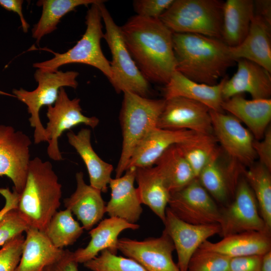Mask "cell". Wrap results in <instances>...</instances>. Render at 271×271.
<instances>
[{"instance_id":"b9f144b4","label":"cell","mask_w":271,"mask_h":271,"mask_svg":"<svg viewBox=\"0 0 271 271\" xmlns=\"http://www.w3.org/2000/svg\"><path fill=\"white\" fill-rule=\"evenodd\" d=\"M262 256L252 255L231 258L229 271H260Z\"/></svg>"},{"instance_id":"c3c4849f","label":"cell","mask_w":271,"mask_h":271,"mask_svg":"<svg viewBox=\"0 0 271 271\" xmlns=\"http://www.w3.org/2000/svg\"><path fill=\"white\" fill-rule=\"evenodd\" d=\"M0 94L9 95V96H13V97H15V96L14 95L10 94L9 93H7L6 92H5L1 91V90H0Z\"/></svg>"},{"instance_id":"f1b7e54d","label":"cell","mask_w":271,"mask_h":271,"mask_svg":"<svg viewBox=\"0 0 271 271\" xmlns=\"http://www.w3.org/2000/svg\"><path fill=\"white\" fill-rule=\"evenodd\" d=\"M254 16L253 0L224 2L221 40L230 47L239 45L246 37Z\"/></svg>"},{"instance_id":"74e56055","label":"cell","mask_w":271,"mask_h":271,"mask_svg":"<svg viewBox=\"0 0 271 271\" xmlns=\"http://www.w3.org/2000/svg\"><path fill=\"white\" fill-rule=\"evenodd\" d=\"M24 236L21 234L5 243L0 249V271H15L23 248Z\"/></svg>"},{"instance_id":"d590c367","label":"cell","mask_w":271,"mask_h":271,"mask_svg":"<svg viewBox=\"0 0 271 271\" xmlns=\"http://www.w3.org/2000/svg\"><path fill=\"white\" fill-rule=\"evenodd\" d=\"M84 265L92 271H147L134 260L117 256L107 249L102 251L99 255Z\"/></svg>"},{"instance_id":"836d02e7","label":"cell","mask_w":271,"mask_h":271,"mask_svg":"<svg viewBox=\"0 0 271 271\" xmlns=\"http://www.w3.org/2000/svg\"><path fill=\"white\" fill-rule=\"evenodd\" d=\"M245 172V179L256 198L259 212L269 232L271 230L270 171L258 163L249 166Z\"/></svg>"},{"instance_id":"9c48e42d","label":"cell","mask_w":271,"mask_h":271,"mask_svg":"<svg viewBox=\"0 0 271 271\" xmlns=\"http://www.w3.org/2000/svg\"><path fill=\"white\" fill-rule=\"evenodd\" d=\"M219 235L222 237L241 232L270 234L261 217L255 196L245 179H239L231 203L221 210Z\"/></svg>"},{"instance_id":"8fae6325","label":"cell","mask_w":271,"mask_h":271,"mask_svg":"<svg viewBox=\"0 0 271 271\" xmlns=\"http://www.w3.org/2000/svg\"><path fill=\"white\" fill-rule=\"evenodd\" d=\"M80 99H70L64 87L60 89L54 105L48 106L47 116L49 121L45 129L48 143L47 154L54 161L63 160L58 147V139L63 132L80 124L94 128L99 120L95 116L88 117L82 112Z\"/></svg>"},{"instance_id":"e0dca14e","label":"cell","mask_w":271,"mask_h":271,"mask_svg":"<svg viewBox=\"0 0 271 271\" xmlns=\"http://www.w3.org/2000/svg\"><path fill=\"white\" fill-rule=\"evenodd\" d=\"M236 72L226 80L222 90L223 100L243 92L253 99H269L271 73L260 65L246 59H239Z\"/></svg>"},{"instance_id":"5bb4252c","label":"cell","mask_w":271,"mask_h":271,"mask_svg":"<svg viewBox=\"0 0 271 271\" xmlns=\"http://www.w3.org/2000/svg\"><path fill=\"white\" fill-rule=\"evenodd\" d=\"M213 134L232 161L251 166L256 155L254 138L241 122L231 114L210 110Z\"/></svg>"},{"instance_id":"44dd1931","label":"cell","mask_w":271,"mask_h":271,"mask_svg":"<svg viewBox=\"0 0 271 271\" xmlns=\"http://www.w3.org/2000/svg\"><path fill=\"white\" fill-rule=\"evenodd\" d=\"M75 177L76 189L64 199V205L76 215L83 229L90 230L102 219L106 213V205L101 192L86 184L82 172L77 173Z\"/></svg>"},{"instance_id":"2e32d148","label":"cell","mask_w":271,"mask_h":271,"mask_svg":"<svg viewBox=\"0 0 271 271\" xmlns=\"http://www.w3.org/2000/svg\"><path fill=\"white\" fill-rule=\"evenodd\" d=\"M164 231L171 239L178 255L177 264L180 271H187L190 258L200 246L208 239L219 234L218 224L195 225L177 217L168 208L163 223Z\"/></svg>"},{"instance_id":"603a6c76","label":"cell","mask_w":271,"mask_h":271,"mask_svg":"<svg viewBox=\"0 0 271 271\" xmlns=\"http://www.w3.org/2000/svg\"><path fill=\"white\" fill-rule=\"evenodd\" d=\"M139 227L137 224L129 223L117 217L104 219L89 231L91 239L87 245L73 252L74 258L78 263H84L105 249L116 254L118 237L121 232L126 229L136 230Z\"/></svg>"},{"instance_id":"ffe728a7","label":"cell","mask_w":271,"mask_h":271,"mask_svg":"<svg viewBox=\"0 0 271 271\" xmlns=\"http://www.w3.org/2000/svg\"><path fill=\"white\" fill-rule=\"evenodd\" d=\"M227 78L225 76L217 84L210 85L191 80L176 70L165 85L164 98L182 97L201 103L210 110L223 112L222 90Z\"/></svg>"},{"instance_id":"4dcf8cb0","label":"cell","mask_w":271,"mask_h":271,"mask_svg":"<svg viewBox=\"0 0 271 271\" xmlns=\"http://www.w3.org/2000/svg\"><path fill=\"white\" fill-rule=\"evenodd\" d=\"M155 165L171 194L197 178L175 145L167 150Z\"/></svg>"},{"instance_id":"7402d4cb","label":"cell","mask_w":271,"mask_h":271,"mask_svg":"<svg viewBox=\"0 0 271 271\" xmlns=\"http://www.w3.org/2000/svg\"><path fill=\"white\" fill-rule=\"evenodd\" d=\"M221 107L243 122L255 140L264 136L271 120V99H251L241 94L223 100Z\"/></svg>"},{"instance_id":"d6986e66","label":"cell","mask_w":271,"mask_h":271,"mask_svg":"<svg viewBox=\"0 0 271 271\" xmlns=\"http://www.w3.org/2000/svg\"><path fill=\"white\" fill-rule=\"evenodd\" d=\"M121 176L110 180V198L106 205L105 211L109 217L136 224L143 209L134 186L136 168H129Z\"/></svg>"},{"instance_id":"3957f363","label":"cell","mask_w":271,"mask_h":271,"mask_svg":"<svg viewBox=\"0 0 271 271\" xmlns=\"http://www.w3.org/2000/svg\"><path fill=\"white\" fill-rule=\"evenodd\" d=\"M62 186L51 163L31 160L25 185L16 209L29 227L44 232L60 206Z\"/></svg>"},{"instance_id":"60d3db41","label":"cell","mask_w":271,"mask_h":271,"mask_svg":"<svg viewBox=\"0 0 271 271\" xmlns=\"http://www.w3.org/2000/svg\"><path fill=\"white\" fill-rule=\"evenodd\" d=\"M253 147L259 163L271 171V129L268 127L263 137L260 140H254Z\"/></svg>"},{"instance_id":"7c38bea8","label":"cell","mask_w":271,"mask_h":271,"mask_svg":"<svg viewBox=\"0 0 271 271\" xmlns=\"http://www.w3.org/2000/svg\"><path fill=\"white\" fill-rule=\"evenodd\" d=\"M31 144L30 138L23 131L0 124V176L10 178L13 191L19 194L26 181Z\"/></svg>"},{"instance_id":"30bf717a","label":"cell","mask_w":271,"mask_h":271,"mask_svg":"<svg viewBox=\"0 0 271 271\" xmlns=\"http://www.w3.org/2000/svg\"><path fill=\"white\" fill-rule=\"evenodd\" d=\"M168 205V208L177 217L187 223L219 224L221 210L198 178L171 193Z\"/></svg>"},{"instance_id":"ba28073f","label":"cell","mask_w":271,"mask_h":271,"mask_svg":"<svg viewBox=\"0 0 271 271\" xmlns=\"http://www.w3.org/2000/svg\"><path fill=\"white\" fill-rule=\"evenodd\" d=\"M79 73L75 71L63 72L47 71L38 69L35 72L34 78L38 83L37 87L33 91H28L21 88L14 89L13 95L28 107L31 114L29 118L31 127L35 128L34 140L35 144L47 141L45 127L43 126L39 116L42 107L52 105L57 99L60 89L65 86L76 88V80Z\"/></svg>"},{"instance_id":"e575fe53","label":"cell","mask_w":271,"mask_h":271,"mask_svg":"<svg viewBox=\"0 0 271 271\" xmlns=\"http://www.w3.org/2000/svg\"><path fill=\"white\" fill-rule=\"evenodd\" d=\"M83 228L66 209L57 211L50 220L44 232L56 247H63L74 243L83 232Z\"/></svg>"},{"instance_id":"d4e9b609","label":"cell","mask_w":271,"mask_h":271,"mask_svg":"<svg viewBox=\"0 0 271 271\" xmlns=\"http://www.w3.org/2000/svg\"><path fill=\"white\" fill-rule=\"evenodd\" d=\"M199 248L218 252L230 258L263 255L271 250L270 234L248 231L230 235L217 242L207 240Z\"/></svg>"},{"instance_id":"ab89813d","label":"cell","mask_w":271,"mask_h":271,"mask_svg":"<svg viewBox=\"0 0 271 271\" xmlns=\"http://www.w3.org/2000/svg\"><path fill=\"white\" fill-rule=\"evenodd\" d=\"M174 0H135L133 8L136 15L148 18L159 19Z\"/></svg>"},{"instance_id":"4316f807","label":"cell","mask_w":271,"mask_h":271,"mask_svg":"<svg viewBox=\"0 0 271 271\" xmlns=\"http://www.w3.org/2000/svg\"><path fill=\"white\" fill-rule=\"evenodd\" d=\"M67 136L69 144L76 150L86 166L90 185L101 192H106L113 167L102 160L93 150L91 130L83 128L77 133L69 130Z\"/></svg>"},{"instance_id":"9a60e30c","label":"cell","mask_w":271,"mask_h":271,"mask_svg":"<svg viewBox=\"0 0 271 271\" xmlns=\"http://www.w3.org/2000/svg\"><path fill=\"white\" fill-rule=\"evenodd\" d=\"M118 250L140 264L147 271H180L173 259L174 244L163 231L159 237L143 240L118 239Z\"/></svg>"},{"instance_id":"5b68a950","label":"cell","mask_w":271,"mask_h":271,"mask_svg":"<svg viewBox=\"0 0 271 271\" xmlns=\"http://www.w3.org/2000/svg\"><path fill=\"white\" fill-rule=\"evenodd\" d=\"M224 3L220 0H174L159 19L173 33L221 40Z\"/></svg>"},{"instance_id":"7dc6e473","label":"cell","mask_w":271,"mask_h":271,"mask_svg":"<svg viewBox=\"0 0 271 271\" xmlns=\"http://www.w3.org/2000/svg\"><path fill=\"white\" fill-rule=\"evenodd\" d=\"M260 271H271V250L262 256Z\"/></svg>"},{"instance_id":"277c9868","label":"cell","mask_w":271,"mask_h":271,"mask_svg":"<svg viewBox=\"0 0 271 271\" xmlns=\"http://www.w3.org/2000/svg\"><path fill=\"white\" fill-rule=\"evenodd\" d=\"M165 99H151L130 92H123L119 114L122 148L115 170V178L121 176L136 148L153 128L157 127Z\"/></svg>"},{"instance_id":"d6a6232c","label":"cell","mask_w":271,"mask_h":271,"mask_svg":"<svg viewBox=\"0 0 271 271\" xmlns=\"http://www.w3.org/2000/svg\"><path fill=\"white\" fill-rule=\"evenodd\" d=\"M216 143L214 135L198 134L193 139L175 145L197 178L210 160L219 151Z\"/></svg>"},{"instance_id":"8d00e7d4","label":"cell","mask_w":271,"mask_h":271,"mask_svg":"<svg viewBox=\"0 0 271 271\" xmlns=\"http://www.w3.org/2000/svg\"><path fill=\"white\" fill-rule=\"evenodd\" d=\"M230 259L218 252L199 247L190 258L187 271H229Z\"/></svg>"},{"instance_id":"bcb514c9","label":"cell","mask_w":271,"mask_h":271,"mask_svg":"<svg viewBox=\"0 0 271 271\" xmlns=\"http://www.w3.org/2000/svg\"><path fill=\"white\" fill-rule=\"evenodd\" d=\"M0 194L5 198V206L0 211V219L11 208L17 206L19 194L13 191L11 192L8 188H1Z\"/></svg>"},{"instance_id":"52a82bcc","label":"cell","mask_w":271,"mask_h":271,"mask_svg":"<svg viewBox=\"0 0 271 271\" xmlns=\"http://www.w3.org/2000/svg\"><path fill=\"white\" fill-rule=\"evenodd\" d=\"M104 2H100L99 7L105 30L103 39L112 56L110 82L118 93L130 92L148 97L150 91L149 82L137 66L124 43L120 27L115 23Z\"/></svg>"},{"instance_id":"484cf974","label":"cell","mask_w":271,"mask_h":271,"mask_svg":"<svg viewBox=\"0 0 271 271\" xmlns=\"http://www.w3.org/2000/svg\"><path fill=\"white\" fill-rule=\"evenodd\" d=\"M21 258L15 271H42L59 259L64 250L55 246L45 233L29 227Z\"/></svg>"},{"instance_id":"1f68e13d","label":"cell","mask_w":271,"mask_h":271,"mask_svg":"<svg viewBox=\"0 0 271 271\" xmlns=\"http://www.w3.org/2000/svg\"><path fill=\"white\" fill-rule=\"evenodd\" d=\"M100 0H41L37 2L42 8L41 17L32 30V37L38 45L40 41L57 29L61 19L80 6H88Z\"/></svg>"},{"instance_id":"ac0fdd59","label":"cell","mask_w":271,"mask_h":271,"mask_svg":"<svg viewBox=\"0 0 271 271\" xmlns=\"http://www.w3.org/2000/svg\"><path fill=\"white\" fill-rule=\"evenodd\" d=\"M198 134L188 130H170L156 127L136 148L126 170L152 167L170 147L193 139Z\"/></svg>"},{"instance_id":"cb8c5ba5","label":"cell","mask_w":271,"mask_h":271,"mask_svg":"<svg viewBox=\"0 0 271 271\" xmlns=\"http://www.w3.org/2000/svg\"><path fill=\"white\" fill-rule=\"evenodd\" d=\"M271 27L258 17L254 16L249 32L239 45L229 47L232 59L236 62L246 59L271 73Z\"/></svg>"},{"instance_id":"7a4b0ae2","label":"cell","mask_w":271,"mask_h":271,"mask_svg":"<svg viewBox=\"0 0 271 271\" xmlns=\"http://www.w3.org/2000/svg\"><path fill=\"white\" fill-rule=\"evenodd\" d=\"M176 70L199 83L217 84L235 61L221 40L190 33H173Z\"/></svg>"},{"instance_id":"4fadbf2b","label":"cell","mask_w":271,"mask_h":271,"mask_svg":"<svg viewBox=\"0 0 271 271\" xmlns=\"http://www.w3.org/2000/svg\"><path fill=\"white\" fill-rule=\"evenodd\" d=\"M157 127L214 135L210 109L201 103L182 97L165 99Z\"/></svg>"},{"instance_id":"7bdbcfd3","label":"cell","mask_w":271,"mask_h":271,"mask_svg":"<svg viewBox=\"0 0 271 271\" xmlns=\"http://www.w3.org/2000/svg\"><path fill=\"white\" fill-rule=\"evenodd\" d=\"M78 264L73 252L69 250H64L59 259L46 266L42 271H79Z\"/></svg>"},{"instance_id":"6da1fadb","label":"cell","mask_w":271,"mask_h":271,"mask_svg":"<svg viewBox=\"0 0 271 271\" xmlns=\"http://www.w3.org/2000/svg\"><path fill=\"white\" fill-rule=\"evenodd\" d=\"M120 32L138 69L149 82L166 84L176 71L173 32L160 20L134 15Z\"/></svg>"},{"instance_id":"ee69618b","label":"cell","mask_w":271,"mask_h":271,"mask_svg":"<svg viewBox=\"0 0 271 271\" xmlns=\"http://www.w3.org/2000/svg\"><path fill=\"white\" fill-rule=\"evenodd\" d=\"M24 1L22 0H0V6L9 11L17 13L21 23V27L24 33H27L30 27L25 20L22 11V5Z\"/></svg>"},{"instance_id":"8992f818","label":"cell","mask_w":271,"mask_h":271,"mask_svg":"<svg viewBox=\"0 0 271 271\" xmlns=\"http://www.w3.org/2000/svg\"><path fill=\"white\" fill-rule=\"evenodd\" d=\"M91 5L85 17L86 28L81 38L72 48L63 53L52 52L54 57L45 61L33 64V67L47 71H55L63 65L81 63L90 65L100 71L109 80L112 79L110 62L105 57L101 48L103 38L102 17L99 4Z\"/></svg>"},{"instance_id":"83f0119b","label":"cell","mask_w":271,"mask_h":271,"mask_svg":"<svg viewBox=\"0 0 271 271\" xmlns=\"http://www.w3.org/2000/svg\"><path fill=\"white\" fill-rule=\"evenodd\" d=\"M135 181L141 204L148 206L164 223L171 193L157 168H136Z\"/></svg>"},{"instance_id":"f546056e","label":"cell","mask_w":271,"mask_h":271,"mask_svg":"<svg viewBox=\"0 0 271 271\" xmlns=\"http://www.w3.org/2000/svg\"><path fill=\"white\" fill-rule=\"evenodd\" d=\"M219 155L220 151L212 157L197 178L214 200L225 204L230 195H234L239 180L238 173L233 164L225 168L219 160Z\"/></svg>"},{"instance_id":"f35d334b","label":"cell","mask_w":271,"mask_h":271,"mask_svg":"<svg viewBox=\"0 0 271 271\" xmlns=\"http://www.w3.org/2000/svg\"><path fill=\"white\" fill-rule=\"evenodd\" d=\"M16 207L17 206L10 209L0 219V246L22 234L29 227Z\"/></svg>"},{"instance_id":"f6af8a7d","label":"cell","mask_w":271,"mask_h":271,"mask_svg":"<svg viewBox=\"0 0 271 271\" xmlns=\"http://www.w3.org/2000/svg\"><path fill=\"white\" fill-rule=\"evenodd\" d=\"M254 2V15L262 19L271 27V1L255 0Z\"/></svg>"}]
</instances>
